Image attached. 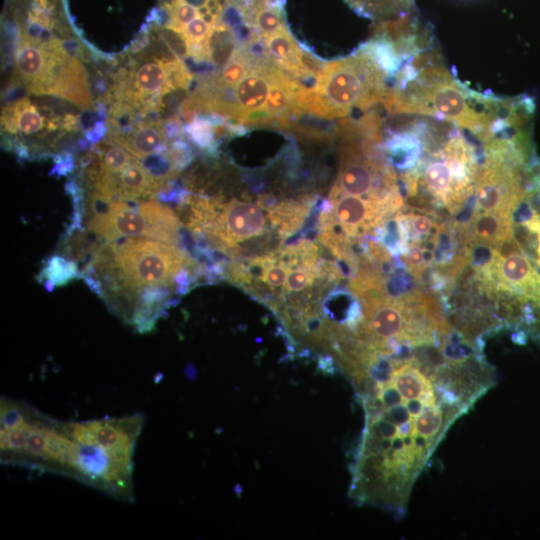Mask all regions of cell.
I'll return each instance as SVG.
<instances>
[{
  "label": "cell",
  "instance_id": "cell-1",
  "mask_svg": "<svg viewBox=\"0 0 540 540\" xmlns=\"http://www.w3.org/2000/svg\"><path fill=\"white\" fill-rule=\"evenodd\" d=\"M526 95L500 97L475 91L447 67L437 44L407 60L383 103L388 115L428 117L453 124L480 142L529 116Z\"/></svg>",
  "mask_w": 540,
  "mask_h": 540
},
{
  "label": "cell",
  "instance_id": "cell-2",
  "mask_svg": "<svg viewBox=\"0 0 540 540\" xmlns=\"http://www.w3.org/2000/svg\"><path fill=\"white\" fill-rule=\"evenodd\" d=\"M390 87L389 74L362 44L352 54L323 64L315 84L303 87L300 107L317 117L343 118L354 110L382 106Z\"/></svg>",
  "mask_w": 540,
  "mask_h": 540
},
{
  "label": "cell",
  "instance_id": "cell-3",
  "mask_svg": "<svg viewBox=\"0 0 540 540\" xmlns=\"http://www.w3.org/2000/svg\"><path fill=\"white\" fill-rule=\"evenodd\" d=\"M84 228L106 242L143 237L180 247L182 222L173 210L154 200L124 201L88 197ZM182 247V246H181Z\"/></svg>",
  "mask_w": 540,
  "mask_h": 540
},
{
  "label": "cell",
  "instance_id": "cell-4",
  "mask_svg": "<svg viewBox=\"0 0 540 540\" xmlns=\"http://www.w3.org/2000/svg\"><path fill=\"white\" fill-rule=\"evenodd\" d=\"M68 55L57 38L44 40L21 30L15 51L14 76L28 92L50 94Z\"/></svg>",
  "mask_w": 540,
  "mask_h": 540
},
{
  "label": "cell",
  "instance_id": "cell-5",
  "mask_svg": "<svg viewBox=\"0 0 540 540\" xmlns=\"http://www.w3.org/2000/svg\"><path fill=\"white\" fill-rule=\"evenodd\" d=\"M108 139L138 159L164 152L167 148L165 125L160 121L142 122L127 132H109Z\"/></svg>",
  "mask_w": 540,
  "mask_h": 540
},
{
  "label": "cell",
  "instance_id": "cell-6",
  "mask_svg": "<svg viewBox=\"0 0 540 540\" xmlns=\"http://www.w3.org/2000/svg\"><path fill=\"white\" fill-rule=\"evenodd\" d=\"M50 94L69 100L81 108L91 107L86 73L77 58L69 54L54 81Z\"/></svg>",
  "mask_w": 540,
  "mask_h": 540
},
{
  "label": "cell",
  "instance_id": "cell-7",
  "mask_svg": "<svg viewBox=\"0 0 540 540\" xmlns=\"http://www.w3.org/2000/svg\"><path fill=\"white\" fill-rule=\"evenodd\" d=\"M170 286H150L142 289L137 296L131 320L138 332H149L158 317L169 306Z\"/></svg>",
  "mask_w": 540,
  "mask_h": 540
},
{
  "label": "cell",
  "instance_id": "cell-8",
  "mask_svg": "<svg viewBox=\"0 0 540 540\" xmlns=\"http://www.w3.org/2000/svg\"><path fill=\"white\" fill-rule=\"evenodd\" d=\"M2 124L5 131L22 135H35L45 127L54 130L46 124L43 115L29 98H22L7 105L2 111Z\"/></svg>",
  "mask_w": 540,
  "mask_h": 540
},
{
  "label": "cell",
  "instance_id": "cell-9",
  "mask_svg": "<svg viewBox=\"0 0 540 540\" xmlns=\"http://www.w3.org/2000/svg\"><path fill=\"white\" fill-rule=\"evenodd\" d=\"M510 214L477 212L470 223L471 241L498 247L511 235Z\"/></svg>",
  "mask_w": 540,
  "mask_h": 540
},
{
  "label": "cell",
  "instance_id": "cell-10",
  "mask_svg": "<svg viewBox=\"0 0 540 540\" xmlns=\"http://www.w3.org/2000/svg\"><path fill=\"white\" fill-rule=\"evenodd\" d=\"M310 202L288 200L270 210L269 217L278 235L285 238L296 231L304 222L309 212Z\"/></svg>",
  "mask_w": 540,
  "mask_h": 540
},
{
  "label": "cell",
  "instance_id": "cell-11",
  "mask_svg": "<svg viewBox=\"0 0 540 540\" xmlns=\"http://www.w3.org/2000/svg\"><path fill=\"white\" fill-rule=\"evenodd\" d=\"M76 277L81 278L78 264L66 256L56 254L43 263L38 280H44L45 287L52 291L55 286H64Z\"/></svg>",
  "mask_w": 540,
  "mask_h": 540
},
{
  "label": "cell",
  "instance_id": "cell-12",
  "mask_svg": "<svg viewBox=\"0 0 540 540\" xmlns=\"http://www.w3.org/2000/svg\"><path fill=\"white\" fill-rule=\"evenodd\" d=\"M213 122L207 119H199L187 127V132L200 148H211L213 144Z\"/></svg>",
  "mask_w": 540,
  "mask_h": 540
},
{
  "label": "cell",
  "instance_id": "cell-13",
  "mask_svg": "<svg viewBox=\"0 0 540 540\" xmlns=\"http://www.w3.org/2000/svg\"><path fill=\"white\" fill-rule=\"evenodd\" d=\"M405 254L407 264L412 268V270H415L416 273L420 274L424 268V264L426 263L424 249L414 245Z\"/></svg>",
  "mask_w": 540,
  "mask_h": 540
}]
</instances>
